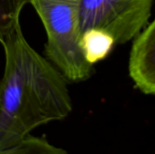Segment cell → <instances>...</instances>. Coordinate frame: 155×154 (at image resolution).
<instances>
[{
	"mask_svg": "<svg viewBox=\"0 0 155 154\" xmlns=\"http://www.w3.org/2000/svg\"><path fill=\"white\" fill-rule=\"evenodd\" d=\"M115 44L111 34L98 28L87 29L80 36V46L84 57L91 65L105 59Z\"/></svg>",
	"mask_w": 155,
	"mask_h": 154,
	"instance_id": "5",
	"label": "cell"
},
{
	"mask_svg": "<svg viewBox=\"0 0 155 154\" xmlns=\"http://www.w3.org/2000/svg\"><path fill=\"white\" fill-rule=\"evenodd\" d=\"M129 74L143 93L155 94V19L135 37L130 54Z\"/></svg>",
	"mask_w": 155,
	"mask_h": 154,
	"instance_id": "4",
	"label": "cell"
},
{
	"mask_svg": "<svg viewBox=\"0 0 155 154\" xmlns=\"http://www.w3.org/2000/svg\"><path fill=\"white\" fill-rule=\"evenodd\" d=\"M30 0H0V42L20 24L24 7Z\"/></svg>",
	"mask_w": 155,
	"mask_h": 154,
	"instance_id": "7",
	"label": "cell"
},
{
	"mask_svg": "<svg viewBox=\"0 0 155 154\" xmlns=\"http://www.w3.org/2000/svg\"><path fill=\"white\" fill-rule=\"evenodd\" d=\"M82 0H30L46 33L45 54L67 81L83 82L94 72L80 46Z\"/></svg>",
	"mask_w": 155,
	"mask_h": 154,
	"instance_id": "2",
	"label": "cell"
},
{
	"mask_svg": "<svg viewBox=\"0 0 155 154\" xmlns=\"http://www.w3.org/2000/svg\"><path fill=\"white\" fill-rule=\"evenodd\" d=\"M5 68L0 81V150L35 128L66 118L73 110L64 75L26 41L21 25L1 42Z\"/></svg>",
	"mask_w": 155,
	"mask_h": 154,
	"instance_id": "1",
	"label": "cell"
},
{
	"mask_svg": "<svg viewBox=\"0 0 155 154\" xmlns=\"http://www.w3.org/2000/svg\"><path fill=\"white\" fill-rule=\"evenodd\" d=\"M153 0H82L81 34L98 28L111 34L116 44L135 38L151 15Z\"/></svg>",
	"mask_w": 155,
	"mask_h": 154,
	"instance_id": "3",
	"label": "cell"
},
{
	"mask_svg": "<svg viewBox=\"0 0 155 154\" xmlns=\"http://www.w3.org/2000/svg\"><path fill=\"white\" fill-rule=\"evenodd\" d=\"M0 154H68L44 138L28 135L18 143L1 149Z\"/></svg>",
	"mask_w": 155,
	"mask_h": 154,
	"instance_id": "6",
	"label": "cell"
}]
</instances>
